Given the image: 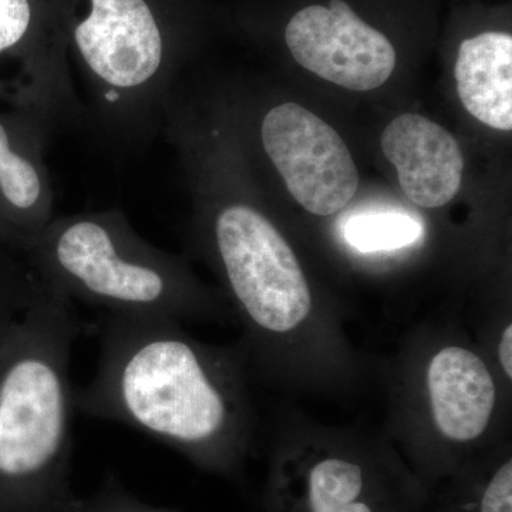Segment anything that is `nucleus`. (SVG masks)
Segmentation results:
<instances>
[{"instance_id": "15", "label": "nucleus", "mask_w": 512, "mask_h": 512, "mask_svg": "<svg viewBox=\"0 0 512 512\" xmlns=\"http://www.w3.org/2000/svg\"><path fill=\"white\" fill-rule=\"evenodd\" d=\"M70 512H177L170 508L156 507L138 500L116 480L104 481L96 493L89 497H74Z\"/></svg>"}, {"instance_id": "6", "label": "nucleus", "mask_w": 512, "mask_h": 512, "mask_svg": "<svg viewBox=\"0 0 512 512\" xmlns=\"http://www.w3.org/2000/svg\"><path fill=\"white\" fill-rule=\"evenodd\" d=\"M431 488L382 430L279 409L259 512H429Z\"/></svg>"}, {"instance_id": "8", "label": "nucleus", "mask_w": 512, "mask_h": 512, "mask_svg": "<svg viewBox=\"0 0 512 512\" xmlns=\"http://www.w3.org/2000/svg\"><path fill=\"white\" fill-rule=\"evenodd\" d=\"M285 42L303 69L356 92L382 86L396 67L392 40L348 0L299 9L286 25Z\"/></svg>"}, {"instance_id": "3", "label": "nucleus", "mask_w": 512, "mask_h": 512, "mask_svg": "<svg viewBox=\"0 0 512 512\" xmlns=\"http://www.w3.org/2000/svg\"><path fill=\"white\" fill-rule=\"evenodd\" d=\"M383 431L431 490L468 458L510 436L511 394L463 318H427L380 365Z\"/></svg>"}, {"instance_id": "13", "label": "nucleus", "mask_w": 512, "mask_h": 512, "mask_svg": "<svg viewBox=\"0 0 512 512\" xmlns=\"http://www.w3.org/2000/svg\"><path fill=\"white\" fill-rule=\"evenodd\" d=\"M426 235L423 222L400 211H365L340 222L346 247L362 255L393 254L419 244Z\"/></svg>"}, {"instance_id": "4", "label": "nucleus", "mask_w": 512, "mask_h": 512, "mask_svg": "<svg viewBox=\"0 0 512 512\" xmlns=\"http://www.w3.org/2000/svg\"><path fill=\"white\" fill-rule=\"evenodd\" d=\"M83 330L40 281L0 345V512H55L74 497L70 360Z\"/></svg>"}, {"instance_id": "1", "label": "nucleus", "mask_w": 512, "mask_h": 512, "mask_svg": "<svg viewBox=\"0 0 512 512\" xmlns=\"http://www.w3.org/2000/svg\"><path fill=\"white\" fill-rule=\"evenodd\" d=\"M93 379L74 389V407L133 427L207 473L235 478L255 443L251 370L241 342L210 345L183 323L103 315Z\"/></svg>"}, {"instance_id": "18", "label": "nucleus", "mask_w": 512, "mask_h": 512, "mask_svg": "<svg viewBox=\"0 0 512 512\" xmlns=\"http://www.w3.org/2000/svg\"><path fill=\"white\" fill-rule=\"evenodd\" d=\"M0 244H6V245H9V242H8V241H6V238H5V237H3L2 232H0ZM9 247H10V245H9Z\"/></svg>"}, {"instance_id": "17", "label": "nucleus", "mask_w": 512, "mask_h": 512, "mask_svg": "<svg viewBox=\"0 0 512 512\" xmlns=\"http://www.w3.org/2000/svg\"><path fill=\"white\" fill-rule=\"evenodd\" d=\"M74 497H76V495H74ZM74 497L72 498V501H70L69 504L64 505L63 508H60V510H57L55 512H70V507H72V503H73Z\"/></svg>"}, {"instance_id": "14", "label": "nucleus", "mask_w": 512, "mask_h": 512, "mask_svg": "<svg viewBox=\"0 0 512 512\" xmlns=\"http://www.w3.org/2000/svg\"><path fill=\"white\" fill-rule=\"evenodd\" d=\"M40 281L18 249L0 244V345L28 309Z\"/></svg>"}, {"instance_id": "9", "label": "nucleus", "mask_w": 512, "mask_h": 512, "mask_svg": "<svg viewBox=\"0 0 512 512\" xmlns=\"http://www.w3.org/2000/svg\"><path fill=\"white\" fill-rule=\"evenodd\" d=\"M52 128L25 111L0 113V232L19 249L55 218L45 161Z\"/></svg>"}, {"instance_id": "11", "label": "nucleus", "mask_w": 512, "mask_h": 512, "mask_svg": "<svg viewBox=\"0 0 512 512\" xmlns=\"http://www.w3.org/2000/svg\"><path fill=\"white\" fill-rule=\"evenodd\" d=\"M457 92L471 116L501 131L512 128V36L488 30L460 43Z\"/></svg>"}, {"instance_id": "10", "label": "nucleus", "mask_w": 512, "mask_h": 512, "mask_svg": "<svg viewBox=\"0 0 512 512\" xmlns=\"http://www.w3.org/2000/svg\"><path fill=\"white\" fill-rule=\"evenodd\" d=\"M382 151L396 167L400 188L413 204L440 208L456 197L464 160L456 138L439 124L403 114L382 134Z\"/></svg>"}, {"instance_id": "7", "label": "nucleus", "mask_w": 512, "mask_h": 512, "mask_svg": "<svg viewBox=\"0 0 512 512\" xmlns=\"http://www.w3.org/2000/svg\"><path fill=\"white\" fill-rule=\"evenodd\" d=\"M266 156L298 204L316 217L338 214L355 197L357 167L343 138L296 103L268 111L259 128Z\"/></svg>"}, {"instance_id": "5", "label": "nucleus", "mask_w": 512, "mask_h": 512, "mask_svg": "<svg viewBox=\"0 0 512 512\" xmlns=\"http://www.w3.org/2000/svg\"><path fill=\"white\" fill-rule=\"evenodd\" d=\"M18 251L47 288L106 315L234 322L218 293L141 238L119 210L55 217Z\"/></svg>"}, {"instance_id": "2", "label": "nucleus", "mask_w": 512, "mask_h": 512, "mask_svg": "<svg viewBox=\"0 0 512 512\" xmlns=\"http://www.w3.org/2000/svg\"><path fill=\"white\" fill-rule=\"evenodd\" d=\"M202 212L201 238L242 330L252 380L289 393L349 400L373 375L345 316L319 295L291 242L248 201Z\"/></svg>"}, {"instance_id": "12", "label": "nucleus", "mask_w": 512, "mask_h": 512, "mask_svg": "<svg viewBox=\"0 0 512 512\" xmlns=\"http://www.w3.org/2000/svg\"><path fill=\"white\" fill-rule=\"evenodd\" d=\"M429 512H512V443L504 437L431 490Z\"/></svg>"}, {"instance_id": "16", "label": "nucleus", "mask_w": 512, "mask_h": 512, "mask_svg": "<svg viewBox=\"0 0 512 512\" xmlns=\"http://www.w3.org/2000/svg\"><path fill=\"white\" fill-rule=\"evenodd\" d=\"M32 23L30 0H0V57L15 52L28 40Z\"/></svg>"}]
</instances>
